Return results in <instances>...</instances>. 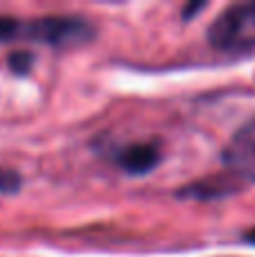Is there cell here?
<instances>
[{
  "label": "cell",
  "mask_w": 255,
  "mask_h": 257,
  "mask_svg": "<svg viewBox=\"0 0 255 257\" xmlns=\"http://www.w3.org/2000/svg\"><path fill=\"white\" fill-rule=\"evenodd\" d=\"M244 239H246L248 244H255V228H253V230H248L246 235H244Z\"/></svg>",
  "instance_id": "52a82bcc"
},
{
  "label": "cell",
  "mask_w": 255,
  "mask_h": 257,
  "mask_svg": "<svg viewBox=\"0 0 255 257\" xmlns=\"http://www.w3.org/2000/svg\"><path fill=\"white\" fill-rule=\"evenodd\" d=\"M224 165L237 178L255 183V117L235 131L224 149Z\"/></svg>",
  "instance_id": "3957f363"
},
{
  "label": "cell",
  "mask_w": 255,
  "mask_h": 257,
  "mask_svg": "<svg viewBox=\"0 0 255 257\" xmlns=\"http://www.w3.org/2000/svg\"><path fill=\"white\" fill-rule=\"evenodd\" d=\"M113 160L129 174H147L161 163V149L152 142H126L113 149Z\"/></svg>",
  "instance_id": "277c9868"
},
{
  "label": "cell",
  "mask_w": 255,
  "mask_h": 257,
  "mask_svg": "<svg viewBox=\"0 0 255 257\" xmlns=\"http://www.w3.org/2000/svg\"><path fill=\"white\" fill-rule=\"evenodd\" d=\"M12 66L16 68V70L25 72V68L30 66V57H21V54H14V57H12Z\"/></svg>",
  "instance_id": "8992f818"
},
{
  "label": "cell",
  "mask_w": 255,
  "mask_h": 257,
  "mask_svg": "<svg viewBox=\"0 0 255 257\" xmlns=\"http://www.w3.org/2000/svg\"><path fill=\"white\" fill-rule=\"evenodd\" d=\"M21 187V178L12 169H0V194H12Z\"/></svg>",
  "instance_id": "5b68a950"
},
{
  "label": "cell",
  "mask_w": 255,
  "mask_h": 257,
  "mask_svg": "<svg viewBox=\"0 0 255 257\" xmlns=\"http://www.w3.org/2000/svg\"><path fill=\"white\" fill-rule=\"evenodd\" d=\"M208 41L221 52L255 50V0L230 5L208 30Z\"/></svg>",
  "instance_id": "7a4b0ae2"
},
{
  "label": "cell",
  "mask_w": 255,
  "mask_h": 257,
  "mask_svg": "<svg viewBox=\"0 0 255 257\" xmlns=\"http://www.w3.org/2000/svg\"><path fill=\"white\" fill-rule=\"evenodd\" d=\"M95 27L79 16H43V18H12L0 16V43L25 41L52 48H77L93 41Z\"/></svg>",
  "instance_id": "6da1fadb"
}]
</instances>
